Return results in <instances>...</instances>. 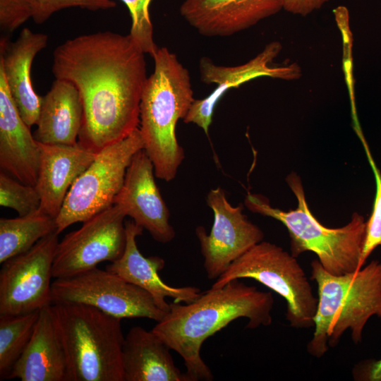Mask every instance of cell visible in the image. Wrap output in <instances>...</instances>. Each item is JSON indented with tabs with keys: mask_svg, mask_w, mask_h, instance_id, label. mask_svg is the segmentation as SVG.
I'll return each mask as SVG.
<instances>
[{
	"mask_svg": "<svg viewBox=\"0 0 381 381\" xmlns=\"http://www.w3.org/2000/svg\"><path fill=\"white\" fill-rule=\"evenodd\" d=\"M116 205L83 222L59 242L53 277L66 278L95 268L102 262H114L123 254L126 243L124 219Z\"/></svg>",
	"mask_w": 381,
	"mask_h": 381,
	"instance_id": "11",
	"label": "cell"
},
{
	"mask_svg": "<svg viewBox=\"0 0 381 381\" xmlns=\"http://www.w3.org/2000/svg\"><path fill=\"white\" fill-rule=\"evenodd\" d=\"M52 303H83L120 319L147 318L158 322L167 313L147 291L97 267L56 279L52 284Z\"/></svg>",
	"mask_w": 381,
	"mask_h": 381,
	"instance_id": "9",
	"label": "cell"
},
{
	"mask_svg": "<svg viewBox=\"0 0 381 381\" xmlns=\"http://www.w3.org/2000/svg\"><path fill=\"white\" fill-rule=\"evenodd\" d=\"M282 49L280 42H270L255 57L244 64L235 66L216 65L207 57L200 59L199 68L202 82L206 84L214 83L217 87L205 98L194 100L188 113L183 119L184 123H195L208 135L214 107L229 89L238 87L243 83L259 77L287 80L300 78L301 71L296 64L277 66L272 64Z\"/></svg>",
	"mask_w": 381,
	"mask_h": 381,
	"instance_id": "13",
	"label": "cell"
},
{
	"mask_svg": "<svg viewBox=\"0 0 381 381\" xmlns=\"http://www.w3.org/2000/svg\"><path fill=\"white\" fill-rule=\"evenodd\" d=\"M284 0H185L180 13L206 37H227L284 9Z\"/></svg>",
	"mask_w": 381,
	"mask_h": 381,
	"instance_id": "15",
	"label": "cell"
},
{
	"mask_svg": "<svg viewBox=\"0 0 381 381\" xmlns=\"http://www.w3.org/2000/svg\"><path fill=\"white\" fill-rule=\"evenodd\" d=\"M58 236L54 232L1 263L0 315L28 313L52 304L51 279Z\"/></svg>",
	"mask_w": 381,
	"mask_h": 381,
	"instance_id": "10",
	"label": "cell"
},
{
	"mask_svg": "<svg viewBox=\"0 0 381 381\" xmlns=\"http://www.w3.org/2000/svg\"><path fill=\"white\" fill-rule=\"evenodd\" d=\"M83 116V107L77 88L68 80L55 78L42 97L34 138L43 144L75 145Z\"/></svg>",
	"mask_w": 381,
	"mask_h": 381,
	"instance_id": "21",
	"label": "cell"
},
{
	"mask_svg": "<svg viewBox=\"0 0 381 381\" xmlns=\"http://www.w3.org/2000/svg\"><path fill=\"white\" fill-rule=\"evenodd\" d=\"M40 310L0 315V380H8L33 334Z\"/></svg>",
	"mask_w": 381,
	"mask_h": 381,
	"instance_id": "24",
	"label": "cell"
},
{
	"mask_svg": "<svg viewBox=\"0 0 381 381\" xmlns=\"http://www.w3.org/2000/svg\"><path fill=\"white\" fill-rule=\"evenodd\" d=\"M66 355L50 305L40 310L32 337L13 368L8 380L66 381Z\"/></svg>",
	"mask_w": 381,
	"mask_h": 381,
	"instance_id": "20",
	"label": "cell"
},
{
	"mask_svg": "<svg viewBox=\"0 0 381 381\" xmlns=\"http://www.w3.org/2000/svg\"><path fill=\"white\" fill-rule=\"evenodd\" d=\"M169 305L152 331L181 356L188 381H210L213 375L200 355L203 342L240 318L248 320L247 328L270 325L274 298L236 279L221 288L211 287L190 303Z\"/></svg>",
	"mask_w": 381,
	"mask_h": 381,
	"instance_id": "2",
	"label": "cell"
},
{
	"mask_svg": "<svg viewBox=\"0 0 381 381\" xmlns=\"http://www.w3.org/2000/svg\"><path fill=\"white\" fill-rule=\"evenodd\" d=\"M243 278L261 283L286 301V318L291 327H314L318 298L296 257L282 247L264 241L255 244L234 260L212 288Z\"/></svg>",
	"mask_w": 381,
	"mask_h": 381,
	"instance_id": "7",
	"label": "cell"
},
{
	"mask_svg": "<svg viewBox=\"0 0 381 381\" xmlns=\"http://www.w3.org/2000/svg\"><path fill=\"white\" fill-rule=\"evenodd\" d=\"M48 36L23 28L13 42L1 40L0 71L18 112L29 128L39 119L42 97L34 90L31 67L35 56L47 44Z\"/></svg>",
	"mask_w": 381,
	"mask_h": 381,
	"instance_id": "16",
	"label": "cell"
},
{
	"mask_svg": "<svg viewBox=\"0 0 381 381\" xmlns=\"http://www.w3.org/2000/svg\"><path fill=\"white\" fill-rule=\"evenodd\" d=\"M363 145L375 181V195L371 214L365 225V241L359 262L361 269L372 252L381 246V172L377 167L364 137H359Z\"/></svg>",
	"mask_w": 381,
	"mask_h": 381,
	"instance_id": "26",
	"label": "cell"
},
{
	"mask_svg": "<svg viewBox=\"0 0 381 381\" xmlns=\"http://www.w3.org/2000/svg\"><path fill=\"white\" fill-rule=\"evenodd\" d=\"M169 350L152 330L131 327L122 348L124 381H188L185 373L174 364Z\"/></svg>",
	"mask_w": 381,
	"mask_h": 381,
	"instance_id": "22",
	"label": "cell"
},
{
	"mask_svg": "<svg viewBox=\"0 0 381 381\" xmlns=\"http://www.w3.org/2000/svg\"><path fill=\"white\" fill-rule=\"evenodd\" d=\"M40 162L35 186L41 198L40 210L56 219L69 189L97 152L81 145L39 143Z\"/></svg>",
	"mask_w": 381,
	"mask_h": 381,
	"instance_id": "19",
	"label": "cell"
},
{
	"mask_svg": "<svg viewBox=\"0 0 381 381\" xmlns=\"http://www.w3.org/2000/svg\"><path fill=\"white\" fill-rule=\"evenodd\" d=\"M354 377L363 381H381V358L359 363L353 371Z\"/></svg>",
	"mask_w": 381,
	"mask_h": 381,
	"instance_id": "31",
	"label": "cell"
},
{
	"mask_svg": "<svg viewBox=\"0 0 381 381\" xmlns=\"http://www.w3.org/2000/svg\"><path fill=\"white\" fill-rule=\"evenodd\" d=\"M54 232H56L55 219L40 210L16 218H1L0 263L29 250Z\"/></svg>",
	"mask_w": 381,
	"mask_h": 381,
	"instance_id": "23",
	"label": "cell"
},
{
	"mask_svg": "<svg viewBox=\"0 0 381 381\" xmlns=\"http://www.w3.org/2000/svg\"><path fill=\"white\" fill-rule=\"evenodd\" d=\"M34 22L41 24L55 12L71 7H80L90 11L113 8L116 4L113 0H28Z\"/></svg>",
	"mask_w": 381,
	"mask_h": 381,
	"instance_id": "28",
	"label": "cell"
},
{
	"mask_svg": "<svg viewBox=\"0 0 381 381\" xmlns=\"http://www.w3.org/2000/svg\"><path fill=\"white\" fill-rule=\"evenodd\" d=\"M152 162L144 149L133 156L123 184L114 204L157 242L167 243L175 237L170 212L155 180Z\"/></svg>",
	"mask_w": 381,
	"mask_h": 381,
	"instance_id": "14",
	"label": "cell"
},
{
	"mask_svg": "<svg viewBox=\"0 0 381 381\" xmlns=\"http://www.w3.org/2000/svg\"><path fill=\"white\" fill-rule=\"evenodd\" d=\"M329 0H284V9L292 14L306 16L320 9Z\"/></svg>",
	"mask_w": 381,
	"mask_h": 381,
	"instance_id": "30",
	"label": "cell"
},
{
	"mask_svg": "<svg viewBox=\"0 0 381 381\" xmlns=\"http://www.w3.org/2000/svg\"><path fill=\"white\" fill-rule=\"evenodd\" d=\"M52 71L79 92L83 116L78 142L98 152L133 133L147 78L145 53L130 35H82L53 52Z\"/></svg>",
	"mask_w": 381,
	"mask_h": 381,
	"instance_id": "1",
	"label": "cell"
},
{
	"mask_svg": "<svg viewBox=\"0 0 381 381\" xmlns=\"http://www.w3.org/2000/svg\"><path fill=\"white\" fill-rule=\"evenodd\" d=\"M126 243L122 255L111 262L106 270L120 276L126 281L147 291L159 308L167 313L170 305L166 298L174 302L188 303L197 299L200 289L195 286L172 287L160 278L158 272L164 267V259L158 256L145 257L139 250L136 237L142 235L143 229L133 220L125 222Z\"/></svg>",
	"mask_w": 381,
	"mask_h": 381,
	"instance_id": "18",
	"label": "cell"
},
{
	"mask_svg": "<svg viewBox=\"0 0 381 381\" xmlns=\"http://www.w3.org/2000/svg\"><path fill=\"white\" fill-rule=\"evenodd\" d=\"M131 17L130 36L145 53L152 57L158 49L153 39V26L150 15L152 0H121Z\"/></svg>",
	"mask_w": 381,
	"mask_h": 381,
	"instance_id": "27",
	"label": "cell"
},
{
	"mask_svg": "<svg viewBox=\"0 0 381 381\" xmlns=\"http://www.w3.org/2000/svg\"><path fill=\"white\" fill-rule=\"evenodd\" d=\"M286 181L297 199L295 209L284 211L273 207L265 196L250 193L245 198L246 207L254 213L274 218L286 226L294 257L306 251L313 252L322 267L334 275L358 271L365 235L364 217L353 212L347 224L339 228L326 227L309 209L299 176L292 172Z\"/></svg>",
	"mask_w": 381,
	"mask_h": 381,
	"instance_id": "5",
	"label": "cell"
},
{
	"mask_svg": "<svg viewBox=\"0 0 381 381\" xmlns=\"http://www.w3.org/2000/svg\"><path fill=\"white\" fill-rule=\"evenodd\" d=\"M0 205L25 216L40 210L41 198L35 186L24 184L1 171Z\"/></svg>",
	"mask_w": 381,
	"mask_h": 381,
	"instance_id": "25",
	"label": "cell"
},
{
	"mask_svg": "<svg viewBox=\"0 0 381 381\" xmlns=\"http://www.w3.org/2000/svg\"><path fill=\"white\" fill-rule=\"evenodd\" d=\"M206 202L213 211L214 223L209 234L202 226L195 229V234L207 277L217 279L234 260L263 241L264 233L243 213L242 205L230 204L220 187L207 193Z\"/></svg>",
	"mask_w": 381,
	"mask_h": 381,
	"instance_id": "12",
	"label": "cell"
},
{
	"mask_svg": "<svg viewBox=\"0 0 381 381\" xmlns=\"http://www.w3.org/2000/svg\"><path fill=\"white\" fill-rule=\"evenodd\" d=\"M310 265L318 298L314 332L307 351L320 358L329 346L338 344L348 329L355 344L361 342L369 319L381 318V262L372 260L358 271L341 275L327 272L318 260Z\"/></svg>",
	"mask_w": 381,
	"mask_h": 381,
	"instance_id": "4",
	"label": "cell"
},
{
	"mask_svg": "<svg viewBox=\"0 0 381 381\" xmlns=\"http://www.w3.org/2000/svg\"><path fill=\"white\" fill-rule=\"evenodd\" d=\"M51 310L66 355V381H124L121 319L78 303H54Z\"/></svg>",
	"mask_w": 381,
	"mask_h": 381,
	"instance_id": "6",
	"label": "cell"
},
{
	"mask_svg": "<svg viewBox=\"0 0 381 381\" xmlns=\"http://www.w3.org/2000/svg\"><path fill=\"white\" fill-rule=\"evenodd\" d=\"M40 162L39 143L20 116L0 71V167L20 182L35 186Z\"/></svg>",
	"mask_w": 381,
	"mask_h": 381,
	"instance_id": "17",
	"label": "cell"
},
{
	"mask_svg": "<svg viewBox=\"0 0 381 381\" xmlns=\"http://www.w3.org/2000/svg\"><path fill=\"white\" fill-rule=\"evenodd\" d=\"M152 58L154 71L143 90L138 128L155 176L169 182L176 177L185 157L176 137V126L186 116L195 99L189 72L175 54L158 47Z\"/></svg>",
	"mask_w": 381,
	"mask_h": 381,
	"instance_id": "3",
	"label": "cell"
},
{
	"mask_svg": "<svg viewBox=\"0 0 381 381\" xmlns=\"http://www.w3.org/2000/svg\"><path fill=\"white\" fill-rule=\"evenodd\" d=\"M32 17V9L28 0H0L1 32L11 33Z\"/></svg>",
	"mask_w": 381,
	"mask_h": 381,
	"instance_id": "29",
	"label": "cell"
},
{
	"mask_svg": "<svg viewBox=\"0 0 381 381\" xmlns=\"http://www.w3.org/2000/svg\"><path fill=\"white\" fill-rule=\"evenodd\" d=\"M142 149L143 141L138 128L99 151L69 189L55 219L57 234L113 205L134 155Z\"/></svg>",
	"mask_w": 381,
	"mask_h": 381,
	"instance_id": "8",
	"label": "cell"
}]
</instances>
